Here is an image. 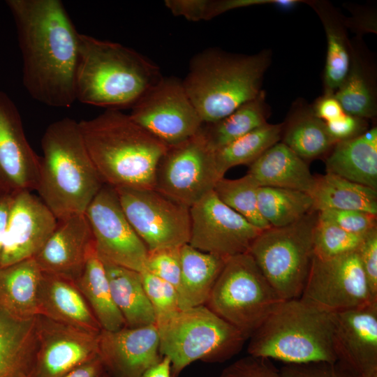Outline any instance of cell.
<instances>
[{"label": "cell", "instance_id": "836d02e7", "mask_svg": "<svg viewBox=\"0 0 377 377\" xmlns=\"http://www.w3.org/2000/svg\"><path fill=\"white\" fill-rule=\"evenodd\" d=\"M283 143L304 160L318 157L336 142L329 135L325 121L313 112H305L290 123Z\"/></svg>", "mask_w": 377, "mask_h": 377}, {"label": "cell", "instance_id": "ba28073f", "mask_svg": "<svg viewBox=\"0 0 377 377\" xmlns=\"http://www.w3.org/2000/svg\"><path fill=\"white\" fill-rule=\"evenodd\" d=\"M283 301L245 253L226 260L205 305L249 339Z\"/></svg>", "mask_w": 377, "mask_h": 377}, {"label": "cell", "instance_id": "74e56055", "mask_svg": "<svg viewBox=\"0 0 377 377\" xmlns=\"http://www.w3.org/2000/svg\"><path fill=\"white\" fill-rule=\"evenodd\" d=\"M327 50L325 68L327 93L337 91L349 73V55L341 32L330 22L325 23Z\"/></svg>", "mask_w": 377, "mask_h": 377}, {"label": "cell", "instance_id": "3957f363", "mask_svg": "<svg viewBox=\"0 0 377 377\" xmlns=\"http://www.w3.org/2000/svg\"><path fill=\"white\" fill-rule=\"evenodd\" d=\"M162 77L159 68L134 50L79 34L76 101L107 110L131 108Z\"/></svg>", "mask_w": 377, "mask_h": 377}, {"label": "cell", "instance_id": "ee69618b", "mask_svg": "<svg viewBox=\"0 0 377 377\" xmlns=\"http://www.w3.org/2000/svg\"><path fill=\"white\" fill-rule=\"evenodd\" d=\"M165 5L174 15L193 22L209 20L219 15L217 0H166Z\"/></svg>", "mask_w": 377, "mask_h": 377}, {"label": "cell", "instance_id": "e0dca14e", "mask_svg": "<svg viewBox=\"0 0 377 377\" xmlns=\"http://www.w3.org/2000/svg\"><path fill=\"white\" fill-rule=\"evenodd\" d=\"M57 219L29 191L11 193L0 267L34 258L52 234Z\"/></svg>", "mask_w": 377, "mask_h": 377}, {"label": "cell", "instance_id": "8d00e7d4", "mask_svg": "<svg viewBox=\"0 0 377 377\" xmlns=\"http://www.w3.org/2000/svg\"><path fill=\"white\" fill-rule=\"evenodd\" d=\"M344 113L361 119L376 114L369 87L357 67H354L341 86L334 94Z\"/></svg>", "mask_w": 377, "mask_h": 377}, {"label": "cell", "instance_id": "4316f807", "mask_svg": "<svg viewBox=\"0 0 377 377\" xmlns=\"http://www.w3.org/2000/svg\"><path fill=\"white\" fill-rule=\"evenodd\" d=\"M103 263L113 301L124 318L126 327L135 328L154 325V313L145 293L140 272Z\"/></svg>", "mask_w": 377, "mask_h": 377}, {"label": "cell", "instance_id": "7a4b0ae2", "mask_svg": "<svg viewBox=\"0 0 377 377\" xmlns=\"http://www.w3.org/2000/svg\"><path fill=\"white\" fill-rule=\"evenodd\" d=\"M79 125L104 184L114 188H155L157 166L168 145L118 110H106Z\"/></svg>", "mask_w": 377, "mask_h": 377}, {"label": "cell", "instance_id": "e575fe53", "mask_svg": "<svg viewBox=\"0 0 377 377\" xmlns=\"http://www.w3.org/2000/svg\"><path fill=\"white\" fill-rule=\"evenodd\" d=\"M258 184L247 174L239 179L224 177L216 184L214 191L228 207L261 230L271 226L261 216L257 200Z\"/></svg>", "mask_w": 377, "mask_h": 377}, {"label": "cell", "instance_id": "ffe728a7", "mask_svg": "<svg viewBox=\"0 0 377 377\" xmlns=\"http://www.w3.org/2000/svg\"><path fill=\"white\" fill-rule=\"evenodd\" d=\"M98 356L110 377H142L162 358L156 325L101 330Z\"/></svg>", "mask_w": 377, "mask_h": 377}, {"label": "cell", "instance_id": "277c9868", "mask_svg": "<svg viewBox=\"0 0 377 377\" xmlns=\"http://www.w3.org/2000/svg\"><path fill=\"white\" fill-rule=\"evenodd\" d=\"M37 188L57 219L84 214L103 186L85 146L79 121L63 118L50 124L42 139Z\"/></svg>", "mask_w": 377, "mask_h": 377}, {"label": "cell", "instance_id": "6da1fadb", "mask_svg": "<svg viewBox=\"0 0 377 377\" xmlns=\"http://www.w3.org/2000/svg\"><path fill=\"white\" fill-rule=\"evenodd\" d=\"M22 58V83L45 105L70 108L76 101L79 34L59 0H6Z\"/></svg>", "mask_w": 377, "mask_h": 377}, {"label": "cell", "instance_id": "2e32d148", "mask_svg": "<svg viewBox=\"0 0 377 377\" xmlns=\"http://www.w3.org/2000/svg\"><path fill=\"white\" fill-rule=\"evenodd\" d=\"M33 377H59L98 355L100 333L36 316Z\"/></svg>", "mask_w": 377, "mask_h": 377}, {"label": "cell", "instance_id": "f6af8a7d", "mask_svg": "<svg viewBox=\"0 0 377 377\" xmlns=\"http://www.w3.org/2000/svg\"><path fill=\"white\" fill-rule=\"evenodd\" d=\"M357 251L371 293L375 299H377L376 227L366 233Z\"/></svg>", "mask_w": 377, "mask_h": 377}, {"label": "cell", "instance_id": "7dc6e473", "mask_svg": "<svg viewBox=\"0 0 377 377\" xmlns=\"http://www.w3.org/2000/svg\"><path fill=\"white\" fill-rule=\"evenodd\" d=\"M313 114L325 122L334 120L344 112L334 94L327 93L316 103Z\"/></svg>", "mask_w": 377, "mask_h": 377}, {"label": "cell", "instance_id": "9a60e30c", "mask_svg": "<svg viewBox=\"0 0 377 377\" xmlns=\"http://www.w3.org/2000/svg\"><path fill=\"white\" fill-rule=\"evenodd\" d=\"M189 209L188 244L225 259L248 253L262 231L221 202L214 190Z\"/></svg>", "mask_w": 377, "mask_h": 377}, {"label": "cell", "instance_id": "52a82bcc", "mask_svg": "<svg viewBox=\"0 0 377 377\" xmlns=\"http://www.w3.org/2000/svg\"><path fill=\"white\" fill-rule=\"evenodd\" d=\"M159 353L170 360L172 377L193 362H223L237 354L248 339L206 305L180 310L156 327Z\"/></svg>", "mask_w": 377, "mask_h": 377}, {"label": "cell", "instance_id": "7c38bea8", "mask_svg": "<svg viewBox=\"0 0 377 377\" xmlns=\"http://www.w3.org/2000/svg\"><path fill=\"white\" fill-rule=\"evenodd\" d=\"M130 117L168 146L195 135L203 122L182 81L162 77L131 108Z\"/></svg>", "mask_w": 377, "mask_h": 377}, {"label": "cell", "instance_id": "cb8c5ba5", "mask_svg": "<svg viewBox=\"0 0 377 377\" xmlns=\"http://www.w3.org/2000/svg\"><path fill=\"white\" fill-rule=\"evenodd\" d=\"M36 317L15 318L0 309V377H33Z\"/></svg>", "mask_w": 377, "mask_h": 377}, {"label": "cell", "instance_id": "30bf717a", "mask_svg": "<svg viewBox=\"0 0 377 377\" xmlns=\"http://www.w3.org/2000/svg\"><path fill=\"white\" fill-rule=\"evenodd\" d=\"M221 178L214 150L200 128L187 140L168 146L157 166L154 189L190 208Z\"/></svg>", "mask_w": 377, "mask_h": 377}, {"label": "cell", "instance_id": "9c48e42d", "mask_svg": "<svg viewBox=\"0 0 377 377\" xmlns=\"http://www.w3.org/2000/svg\"><path fill=\"white\" fill-rule=\"evenodd\" d=\"M312 211L284 227L263 230L248 253L283 300L300 298L313 259Z\"/></svg>", "mask_w": 377, "mask_h": 377}, {"label": "cell", "instance_id": "816d5d0a", "mask_svg": "<svg viewBox=\"0 0 377 377\" xmlns=\"http://www.w3.org/2000/svg\"><path fill=\"white\" fill-rule=\"evenodd\" d=\"M101 377H110V376L105 371Z\"/></svg>", "mask_w": 377, "mask_h": 377}, {"label": "cell", "instance_id": "7402d4cb", "mask_svg": "<svg viewBox=\"0 0 377 377\" xmlns=\"http://www.w3.org/2000/svg\"><path fill=\"white\" fill-rule=\"evenodd\" d=\"M38 315L95 333L102 330L74 281L43 272Z\"/></svg>", "mask_w": 377, "mask_h": 377}, {"label": "cell", "instance_id": "ac0fdd59", "mask_svg": "<svg viewBox=\"0 0 377 377\" xmlns=\"http://www.w3.org/2000/svg\"><path fill=\"white\" fill-rule=\"evenodd\" d=\"M332 348L356 377H377V302L334 313Z\"/></svg>", "mask_w": 377, "mask_h": 377}, {"label": "cell", "instance_id": "5b68a950", "mask_svg": "<svg viewBox=\"0 0 377 377\" xmlns=\"http://www.w3.org/2000/svg\"><path fill=\"white\" fill-rule=\"evenodd\" d=\"M267 65V53L207 49L192 58L182 84L203 124L213 123L259 95Z\"/></svg>", "mask_w": 377, "mask_h": 377}, {"label": "cell", "instance_id": "f1b7e54d", "mask_svg": "<svg viewBox=\"0 0 377 377\" xmlns=\"http://www.w3.org/2000/svg\"><path fill=\"white\" fill-rule=\"evenodd\" d=\"M309 194L313 200L314 211L334 209L377 214L376 189L332 173L315 177Z\"/></svg>", "mask_w": 377, "mask_h": 377}, {"label": "cell", "instance_id": "d6a6232c", "mask_svg": "<svg viewBox=\"0 0 377 377\" xmlns=\"http://www.w3.org/2000/svg\"><path fill=\"white\" fill-rule=\"evenodd\" d=\"M282 126L265 124L228 145L214 150L216 169L221 177L230 168L251 165L266 150L279 142Z\"/></svg>", "mask_w": 377, "mask_h": 377}, {"label": "cell", "instance_id": "681fc988", "mask_svg": "<svg viewBox=\"0 0 377 377\" xmlns=\"http://www.w3.org/2000/svg\"><path fill=\"white\" fill-rule=\"evenodd\" d=\"M11 193L0 192V256L10 202Z\"/></svg>", "mask_w": 377, "mask_h": 377}, {"label": "cell", "instance_id": "4dcf8cb0", "mask_svg": "<svg viewBox=\"0 0 377 377\" xmlns=\"http://www.w3.org/2000/svg\"><path fill=\"white\" fill-rule=\"evenodd\" d=\"M264 93L237 108L227 117L203 124L201 130L211 148L216 150L267 124Z\"/></svg>", "mask_w": 377, "mask_h": 377}, {"label": "cell", "instance_id": "d4e9b609", "mask_svg": "<svg viewBox=\"0 0 377 377\" xmlns=\"http://www.w3.org/2000/svg\"><path fill=\"white\" fill-rule=\"evenodd\" d=\"M41 278L34 258L0 267V309L20 320L38 316Z\"/></svg>", "mask_w": 377, "mask_h": 377}, {"label": "cell", "instance_id": "603a6c76", "mask_svg": "<svg viewBox=\"0 0 377 377\" xmlns=\"http://www.w3.org/2000/svg\"><path fill=\"white\" fill-rule=\"evenodd\" d=\"M258 186L309 193L315 180L304 160L283 142H277L250 165L247 172Z\"/></svg>", "mask_w": 377, "mask_h": 377}, {"label": "cell", "instance_id": "bcb514c9", "mask_svg": "<svg viewBox=\"0 0 377 377\" xmlns=\"http://www.w3.org/2000/svg\"><path fill=\"white\" fill-rule=\"evenodd\" d=\"M325 125L329 135L337 142L360 135L364 121L361 118L343 113L338 118L325 122Z\"/></svg>", "mask_w": 377, "mask_h": 377}, {"label": "cell", "instance_id": "1f68e13d", "mask_svg": "<svg viewBox=\"0 0 377 377\" xmlns=\"http://www.w3.org/2000/svg\"><path fill=\"white\" fill-rule=\"evenodd\" d=\"M257 200L261 216L274 228L291 225L314 211L310 195L294 189L259 186Z\"/></svg>", "mask_w": 377, "mask_h": 377}, {"label": "cell", "instance_id": "44dd1931", "mask_svg": "<svg viewBox=\"0 0 377 377\" xmlns=\"http://www.w3.org/2000/svg\"><path fill=\"white\" fill-rule=\"evenodd\" d=\"M94 246L84 214H75L57 219L54 230L34 259L43 272L75 282Z\"/></svg>", "mask_w": 377, "mask_h": 377}, {"label": "cell", "instance_id": "5bb4252c", "mask_svg": "<svg viewBox=\"0 0 377 377\" xmlns=\"http://www.w3.org/2000/svg\"><path fill=\"white\" fill-rule=\"evenodd\" d=\"M300 298L332 313L377 302L369 290L357 251L329 259L313 256Z\"/></svg>", "mask_w": 377, "mask_h": 377}, {"label": "cell", "instance_id": "f546056e", "mask_svg": "<svg viewBox=\"0 0 377 377\" xmlns=\"http://www.w3.org/2000/svg\"><path fill=\"white\" fill-rule=\"evenodd\" d=\"M75 283L102 330L112 332L126 327L124 318L113 301L104 264L94 246Z\"/></svg>", "mask_w": 377, "mask_h": 377}, {"label": "cell", "instance_id": "f35d334b", "mask_svg": "<svg viewBox=\"0 0 377 377\" xmlns=\"http://www.w3.org/2000/svg\"><path fill=\"white\" fill-rule=\"evenodd\" d=\"M145 293L152 306L156 327L170 320L181 309L176 289L147 270L140 272Z\"/></svg>", "mask_w": 377, "mask_h": 377}, {"label": "cell", "instance_id": "f5cc1de1", "mask_svg": "<svg viewBox=\"0 0 377 377\" xmlns=\"http://www.w3.org/2000/svg\"><path fill=\"white\" fill-rule=\"evenodd\" d=\"M3 191L0 186V192ZM5 192V191H4Z\"/></svg>", "mask_w": 377, "mask_h": 377}, {"label": "cell", "instance_id": "60d3db41", "mask_svg": "<svg viewBox=\"0 0 377 377\" xmlns=\"http://www.w3.org/2000/svg\"><path fill=\"white\" fill-rule=\"evenodd\" d=\"M318 216L356 235H365L376 227V215L362 211L328 209L318 212Z\"/></svg>", "mask_w": 377, "mask_h": 377}, {"label": "cell", "instance_id": "83f0119b", "mask_svg": "<svg viewBox=\"0 0 377 377\" xmlns=\"http://www.w3.org/2000/svg\"><path fill=\"white\" fill-rule=\"evenodd\" d=\"M326 169L328 173L376 190L377 142L367 140L361 133L336 142Z\"/></svg>", "mask_w": 377, "mask_h": 377}, {"label": "cell", "instance_id": "d6986e66", "mask_svg": "<svg viewBox=\"0 0 377 377\" xmlns=\"http://www.w3.org/2000/svg\"><path fill=\"white\" fill-rule=\"evenodd\" d=\"M40 157L30 146L18 109L0 89V186L8 193L37 188Z\"/></svg>", "mask_w": 377, "mask_h": 377}, {"label": "cell", "instance_id": "ab89813d", "mask_svg": "<svg viewBox=\"0 0 377 377\" xmlns=\"http://www.w3.org/2000/svg\"><path fill=\"white\" fill-rule=\"evenodd\" d=\"M180 247L148 251L145 269L169 283L176 290L181 277Z\"/></svg>", "mask_w": 377, "mask_h": 377}, {"label": "cell", "instance_id": "7bdbcfd3", "mask_svg": "<svg viewBox=\"0 0 377 377\" xmlns=\"http://www.w3.org/2000/svg\"><path fill=\"white\" fill-rule=\"evenodd\" d=\"M280 371L284 377H356L337 362L285 364Z\"/></svg>", "mask_w": 377, "mask_h": 377}, {"label": "cell", "instance_id": "f907efd6", "mask_svg": "<svg viewBox=\"0 0 377 377\" xmlns=\"http://www.w3.org/2000/svg\"><path fill=\"white\" fill-rule=\"evenodd\" d=\"M142 377H172L170 360L163 356L161 360L145 371Z\"/></svg>", "mask_w": 377, "mask_h": 377}, {"label": "cell", "instance_id": "4fadbf2b", "mask_svg": "<svg viewBox=\"0 0 377 377\" xmlns=\"http://www.w3.org/2000/svg\"><path fill=\"white\" fill-rule=\"evenodd\" d=\"M84 215L102 261L138 272L145 269L148 249L127 219L114 188L103 184Z\"/></svg>", "mask_w": 377, "mask_h": 377}, {"label": "cell", "instance_id": "d590c367", "mask_svg": "<svg viewBox=\"0 0 377 377\" xmlns=\"http://www.w3.org/2000/svg\"><path fill=\"white\" fill-rule=\"evenodd\" d=\"M365 235L348 232L317 216L313 233L314 256L329 259L357 251Z\"/></svg>", "mask_w": 377, "mask_h": 377}, {"label": "cell", "instance_id": "8992f818", "mask_svg": "<svg viewBox=\"0 0 377 377\" xmlns=\"http://www.w3.org/2000/svg\"><path fill=\"white\" fill-rule=\"evenodd\" d=\"M334 314L300 297L284 300L250 337L247 352L285 364L335 362Z\"/></svg>", "mask_w": 377, "mask_h": 377}, {"label": "cell", "instance_id": "484cf974", "mask_svg": "<svg viewBox=\"0 0 377 377\" xmlns=\"http://www.w3.org/2000/svg\"><path fill=\"white\" fill-rule=\"evenodd\" d=\"M180 309L205 305L227 259L186 244L180 247Z\"/></svg>", "mask_w": 377, "mask_h": 377}, {"label": "cell", "instance_id": "8fae6325", "mask_svg": "<svg viewBox=\"0 0 377 377\" xmlns=\"http://www.w3.org/2000/svg\"><path fill=\"white\" fill-rule=\"evenodd\" d=\"M114 190L127 219L148 251L188 244L189 207L155 189Z\"/></svg>", "mask_w": 377, "mask_h": 377}, {"label": "cell", "instance_id": "b9f144b4", "mask_svg": "<svg viewBox=\"0 0 377 377\" xmlns=\"http://www.w3.org/2000/svg\"><path fill=\"white\" fill-rule=\"evenodd\" d=\"M219 377H284L270 359L249 355L225 367Z\"/></svg>", "mask_w": 377, "mask_h": 377}, {"label": "cell", "instance_id": "c3c4849f", "mask_svg": "<svg viewBox=\"0 0 377 377\" xmlns=\"http://www.w3.org/2000/svg\"><path fill=\"white\" fill-rule=\"evenodd\" d=\"M105 372L103 362L98 355L59 377H101Z\"/></svg>", "mask_w": 377, "mask_h": 377}]
</instances>
